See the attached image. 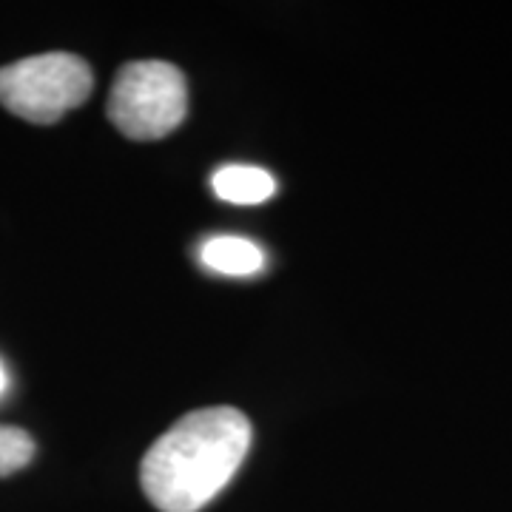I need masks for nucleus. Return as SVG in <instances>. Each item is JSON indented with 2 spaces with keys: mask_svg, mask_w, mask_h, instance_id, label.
Returning a JSON list of instances; mask_svg holds the SVG:
<instances>
[{
  "mask_svg": "<svg viewBox=\"0 0 512 512\" xmlns=\"http://www.w3.org/2000/svg\"><path fill=\"white\" fill-rule=\"evenodd\" d=\"M188 114L185 74L165 60L123 66L109 92V117L128 140H160Z\"/></svg>",
  "mask_w": 512,
  "mask_h": 512,
  "instance_id": "3",
  "label": "nucleus"
},
{
  "mask_svg": "<svg viewBox=\"0 0 512 512\" xmlns=\"http://www.w3.org/2000/svg\"><path fill=\"white\" fill-rule=\"evenodd\" d=\"M211 188L231 205H259L276 194V180L259 165H222L211 177Z\"/></svg>",
  "mask_w": 512,
  "mask_h": 512,
  "instance_id": "5",
  "label": "nucleus"
},
{
  "mask_svg": "<svg viewBox=\"0 0 512 512\" xmlns=\"http://www.w3.org/2000/svg\"><path fill=\"white\" fill-rule=\"evenodd\" d=\"M9 370H6V365H3V362H0V399H3V396H6V393H9Z\"/></svg>",
  "mask_w": 512,
  "mask_h": 512,
  "instance_id": "7",
  "label": "nucleus"
},
{
  "mask_svg": "<svg viewBox=\"0 0 512 512\" xmlns=\"http://www.w3.org/2000/svg\"><path fill=\"white\" fill-rule=\"evenodd\" d=\"M94 77L83 57L69 52L23 57L0 69V103L20 120L49 126L63 114L83 106L92 94Z\"/></svg>",
  "mask_w": 512,
  "mask_h": 512,
  "instance_id": "2",
  "label": "nucleus"
},
{
  "mask_svg": "<svg viewBox=\"0 0 512 512\" xmlns=\"http://www.w3.org/2000/svg\"><path fill=\"white\" fill-rule=\"evenodd\" d=\"M248 447L251 421L237 407L188 413L143 458V493L160 512H200L237 476Z\"/></svg>",
  "mask_w": 512,
  "mask_h": 512,
  "instance_id": "1",
  "label": "nucleus"
},
{
  "mask_svg": "<svg viewBox=\"0 0 512 512\" xmlns=\"http://www.w3.org/2000/svg\"><path fill=\"white\" fill-rule=\"evenodd\" d=\"M35 458V439L20 427H0V478L23 470Z\"/></svg>",
  "mask_w": 512,
  "mask_h": 512,
  "instance_id": "6",
  "label": "nucleus"
},
{
  "mask_svg": "<svg viewBox=\"0 0 512 512\" xmlns=\"http://www.w3.org/2000/svg\"><path fill=\"white\" fill-rule=\"evenodd\" d=\"M200 262L220 276H256L265 271V251L245 237H211L200 245Z\"/></svg>",
  "mask_w": 512,
  "mask_h": 512,
  "instance_id": "4",
  "label": "nucleus"
}]
</instances>
